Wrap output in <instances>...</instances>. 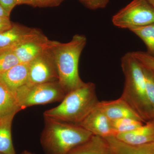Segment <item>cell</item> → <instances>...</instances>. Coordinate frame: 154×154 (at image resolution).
I'll list each match as a JSON object with an SVG mask.
<instances>
[{
    "label": "cell",
    "mask_w": 154,
    "mask_h": 154,
    "mask_svg": "<svg viewBox=\"0 0 154 154\" xmlns=\"http://www.w3.org/2000/svg\"><path fill=\"white\" fill-rule=\"evenodd\" d=\"M121 61L125 83L120 98L129 105L145 123L152 120V112L146 91L143 66L131 52L124 54Z\"/></svg>",
    "instance_id": "6da1fadb"
},
{
    "label": "cell",
    "mask_w": 154,
    "mask_h": 154,
    "mask_svg": "<svg viewBox=\"0 0 154 154\" xmlns=\"http://www.w3.org/2000/svg\"><path fill=\"white\" fill-rule=\"evenodd\" d=\"M85 35L76 34L67 43L54 41L51 48L58 75V82L66 94L85 83L79 74L80 56L87 44Z\"/></svg>",
    "instance_id": "7a4b0ae2"
},
{
    "label": "cell",
    "mask_w": 154,
    "mask_h": 154,
    "mask_svg": "<svg viewBox=\"0 0 154 154\" xmlns=\"http://www.w3.org/2000/svg\"><path fill=\"white\" fill-rule=\"evenodd\" d=\"M44 120L40 141L45 154H68L93 135L79 124L45 116Z\"/></svg>",
    "instance_id": "3957f363"
},
{
    "label": "cell",
    "mask_w": 154,
    "mask_h": 154,
    "mask_svg": "<svg viewBox=\"0 0 154 154\" xmlns=\"http://www.w3.org/2000/svg\"><path fill=\"white\" fill-rule=\"evenodd\" d=\"M99 102L95 84L85 83L67 94L59 105L45 111L44 116L79 124L97 107Z\"/></svg>",
    "instance_id": "277c9868"
},
{
    "label": "cell",
    "mask_w": 154,
    "mask_h": 154,
    "mask_svg": "<svg viewBox=\"0 0 154 154\" xmlns=\"http://www.w3.org/2000/svg\"><path fill=\"white\" fill-rule=\"evenodd\" d=\"M66 95L58 82L37 85L26 84L14 94L21 110L33 105L61 102Z\"/></svg>",
    "instance_id": "5b68a950"
},
{
    "label": "cell",
    "mask_w": 154,
    "mask_h": 154,
    "mask_svg": "<svg viewBox=\"0 0 154 154\" xmlns=\"http://www.w3.org/2000/svg\"><path fill=\"white\" fill-rule=\"evenodd\" d=\"M112 22L117 28L130 30L149 25L154 22V8L146 0H133L113 15Z\"/></svg>",
    "instance_id": "8992f818"
},
{
    "label": "cell",
    "mask_w": 154,
    "mask_h": 154,
    "mask_svg": "<svg viewBox=\"0 0 154 154\" xmlns=\"http://www.w3.org/2000/svg\"><path fill=\"white\" fill-rule=\"evenodd\" d=\"M58 75L51 48L29 63L28 85L58 82Z\"/></svg>",
    "instance_id": "52a82bcc"
},
{
    "label": "cell",
    "mask_w": 154,
    "mask_h": 154,
    "mask_svg": "<svg viewBox=\"0 0 154 154\" xmlns=\"http://www.w3.org/2000/svg\"><path fill=\"white\" fill-rule=\"evenodd\" d=\"M54 42L41 32L11 48L20 63H28L51 48Z\"/></svg>",
    "instance_id": "ba28073f"
},
{
    "label": "cell",
    "mask_w": 154,
    "mask_h": 154,
    "mask_svg": "<svg viewBox=\"0 0 154 154\" xmlns=\"http://www.w3.org/2000/svg\"><path fill=\"white\" fill-rule=\"evenodd\" d=\"M79 125L94 135L104 138L116 135L111 120L97 106Z\"/></svg>",
    "instance_id": "9c48e42d"
},
{
    "label": "cell",
    "mask_w": 154,
    "mask_h": 154,
    "mask_svg": "<svg viewBox=\"0 0 154 154\" xmlns=\"http://www.w3.org/2000/svg\"><path fill=\"white\" fill-rule=\"evenodd\" d=\"M97 107L110 120L122 118H130L136 119L145 123L129 105L120 97L116 100L99 101Z\"/></svg>",
    "instance_id": "30bf717a"
},
{
    "label": "cell",
    "mask_w": 154,
    "mask_h": 154,
    "mask_svg": "<svg viewBox=\"0 0 154 154\" xmlns=\"http://www.w3.org/2000/svg\"><path fill=\"white\" fill-rule=\"evenodd\" d=\"M29 63H20L0 74V82L14 94L28 83Z\"/></svg>",
    "instance_id": "8fae6325"
},
{
    "label": "cell",
    "mask_w": 154,
    "mask_h": 154,
    "mask_svg": "<svg viewBox=\"0 0 154 154\" xmlns=\"http://www.w3.org/2000/svg\"><path fill=\"white\" fill-rule=\"evenodd\" d=\"M41 32L36 28L14 24L10 29L0 33V49L12 47Z\"/></svg>",
    "instance_id": "7c38bea8"
},
{
    "label": "cell",
    "mask_w": 154,
    "mask_h": 154,
    "mask_svg": "<svg viewBox=\"0 0 154 154\" xmlns=\"http://www.w3.org/2000/svg\"><path fill=\"white\" fill-rule=\"evenodd\" d=\"M119 140L132 146H139L154 142V119L147 122L140 127L129 132L115 136Z\"/></svg>",
    "instance_id": "4fadbf2b"
},
{
    "label": "cell",
    "mask_w": 154,
    "mask_h": 154,
    "mask_svg": "<svg viewBox=\"0 0 154 154\" xmlns=\"http://www.w3.org/2000/svg\"><path fill=\"white\" fill-rule=\"evenodd\" d=\"M68 154H110L105 138L93 135L88 140L75 147Z\"/></svg>",
    "instance_id": "5bb4252c"
},
{
    "label": "cell",
    "mask_w": 154,
    "mask_h": 154,
    "mask_svg": "<svg viewBox=\"0 0 154 154\" xmlns=\"http://www.w3.org/2000/svg\"><path fill=\"white\" fill-rule=\"evenodd\" d=\"M16 114L13 113L0 119V153L16 154L12 141L11 128Z\"/></svg>",
    "instance_id": "9a60e30c"
},
{
    "label": "cell",
    "mask_w": 154,
    "mask_h": 154,
    "mask_svg": "<svg viewBox=\"0 0 154 154\" xmlns=\"http://www.w3.org/2000/svg\"><path fill=\"white\" fill-rule=\"evenodd\" d=\"M21 110L14 94L0 82V119Z\"/></svg>",
    "instance_id": "2e32d148"
},
{
    "label": "cell",
    "mask_w": 154,
    "mask_h": 154,
    "mask_svg": "<svg viewBox=\"0 0 154 154\" xmlns=\"http://www.w3.org/2000/svg\"><path fill=\"white\" fill-rule=\"evenodd\" d=\"M143 41L146 47L147 53L154 57V22L149 25L130 30Z\"/></svg>",
    "instance_id": "e0dca14e"
},
{
    "label": "cell",
    "mask_w": 154,
    "mask_h": 154,
    "mask_svg": "<svg viewBox=\"0 0 154 154\" xmlns=\"http://www.w3.org/2000/svg\"><path fill=\"white\" fill-rule=\"evenodd\" d=\"M111 122L116 135L118 134L132 131L140 127L145 123L143 122L130 118H122L111 120Z\"/></svg>",
    "instance_id": "ac0fdd59"
},
{
    "label": "cell",
    "mask_w": 154,
    "mask_h": 154,
    "mask_svg": "<svg viewBox=\"0 0 154 154\" xmlns=\"http://www.w3.org/2000/svg\"><path fill=\"white\" fill-rule=\"evenodd\" d=\"M20 63L11 47L0 49V74Z\"/></svg>",
    "instance_id": "d6986e66"
},
{
    "label": "cell",
    "mask_w": 154,
    "mask_h": 154,
    "mask_svg": "<svg viewBox=\"0 0 154 154\" xmlns=\"http://www.w3.org/2000/svg\"><path fill=\"white\" fill-rule=\"evenodd\" d=\"M143 67L146 79V91L154 119V71Z\"/></svg>",
    "instance_id": "ffe728a7"
},
{
    "label": "cell",
    "mask_w": 154,
    "mask_h": 154,
    "mask_svg": "<svg viewBox=\"0 0 154 154\" xmlns=\"http://www.w3.org/2000/svg\"><path fill=\"white\" fill-rule=\"evenodd\" d=\"M131 53L143 66L154 71V57L143 51H133Z\"/></svg>",
    "instance_id": "44dd1931"
},
{
    "label": "cell",
    "mask_w": 154,
    "mask_h": 154,
    "mask_svg": "<svg viewBox=\"0 0 154 154\" xmlns=\"http://www.w3.org/2000/svg\"><path fill=\"white\" fill-rule=\"evenodd\" d=\"M88 9L96 10L103 9L107 6L110 0H79Z\"/></svg>",
    "instance_id": "7402d4cb"
},
{
    "label": "cell",
    "mask_w": 154,
    "mask_h": 154,
    "mask_svg": "<svg viewBox=\"0 0 154 154\" xmlns=\"http://www.w3.org/2000/svg\"><path fill=\"white\" fill-rule=\"evenodd\" d=\"M127 154H154V142L135 147Z\"/></svg>",
    "instance_id": "603a6c76"
},
{
    "label": "cell",
    "mask_w": 154,
    "mask_h": 154,
    "mask_svg": "<svg viewBox=\"0 0 154 154\" xmlns=\"http://www.w3.org/2000/svg\"><path fill=\"white\" fill-rule=\"evenodd\" d=\"M65 0H36L37 7L46 8V7H56Z\"/></svg>",
    "instance_id": "cb8c5ba5"
},
{
    "label": "cell",
    "mask_w": 154,
    "mask_h": 154,
    "mask_svg": "<svg viewBox=\"0 0 154 154\" xmlns=\"http://www.w3.org/2000/svg\"><path fill=\"white\" fill-rule=\"evenodd\" d=\"M14 24L11 22L10 18L0 17V33L10 29Z\"/></svg>",
    "instance_id": "d4e9b609"
},
{
    "label": "cell",
    "mask_w": 154,
    "mask_h": 154,
    "mask_svg": "<svg viewBox=\"0 0 154 154\" xmlns=\"http://www.w3.org/2000/svg\"><path fill=\"white\" fill-rule=\"evenodd\" d=\"M0 5L10 14L12 10L17 5L14 0H0Z\"/></svg>",
    "instance_id": "484cf974"
},
{
    "label": "cell",
    "mask_w": 154,
    "mask_h": 154,
    "mask_svg": "<svg viewBox=\"0 0 154 154\" xmlns=\"http://www.w3.org/2000/svg\"><path fill=\"white\" fill-rule=\"evenodd\" d=\"M17 5H26L33 7H37L36 0H14Z\"/></svg>",
    "instance_id": "4316f807"
},
{
    "label": "cell",
    "mask_w": 154,
    "mask_h": 154,
    "mask_svg": "<svg viewBox=\"0 0 154 154\" xmlns=\"http://www.w3.org/2000/svg\"><path fill=\"white\" fill-rule=\"evenodd\" d=\"M0 17L10 18V14L5 10L0 5Z\"/></svg>",
    "instance_id": "83f0119b"
},
{
    "label": "cell",
    "mask_w": 154,
    "mask_h": 154,
    "mask_svg": "<svg viewBox=\"0 0 154 154\" xmlns=\"http://www.w3.org/2000/svg\"><path fill=\"white\" fill-rule=\"evenodd\" d=\"M20 154H36L32 152H30V151H28L27 150H25L24 151L22 152Z\"/></svg>",
    "instance_id": "f1b7e54d"
},
{
    "label": "cell",
    "mask_w": 154,
    "mask_h": 154,
    "mask_svg": "<svg viewBox=\"0 0 154 154\" xmlns=\"http://www.w3.org/2000/svg\"><path fill=\"white\" fill-rule=\"evenodd\" d=\"M154 8V0H146Z\"/></svg>",
    "instance_id": "f546056e"
},
{
    "label": "cell",
    "mask_w": 154,
    "mask_h": 154,
    "mask_svg": "<svg viewBox=\"0 0 154 154\" xmlns=\"http://www.w3.org/2000/svg\"><path fill=\"white\" fill-rule=\"evenodd\" d=\"M0 154H3V153H0Z\"/></svg>",
    "instance_id": "4dcf8cb0"
}]
</instances>
